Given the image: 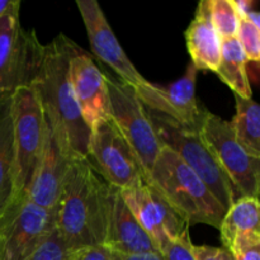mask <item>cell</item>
Returning a JSON list of instances; mask_svg holds the SVG:
<instances>
[{
    "mask_svg": "<svg viewBox=\"0 0 260 260\" xmlns=\"http://www.w3.org/2000/svg\"><path fill=\"white\" fill-rule=\"evenodd\" d=\"M70 260H113V253L106 245L88 246L73 251Z\"/></svg>",
    "mask_w": 260,
    "mask_h": 260,
    "instance_id": "26",
    "label": "cell"
},
{
    "mask_svg": "<svg viewBox=\"0 0 260 260\" xmlns=\"http://www.w3.org/2000/svg\"><path fill=\"white\" fill-rule=\"evenodd\" d=\"M119 192L128 210L159 251L168 243L189 231V226L147 179Z\"/></svg>",
    "mask_w": 260,
    "mask_h": 260,
    "instance_id": "12",
    "label": "cell"
},
{
    "mask_svg": "<svg viewBox=\"0 0 260 260\" xmlns=\"http://www.w3.org/2000/svg\"><path fill=\"white\" fill-rule=\"evenodd\" d=\"M200 134L239 197L259 198L260 159L249 155L236 141L230 122L208 112Z\"/></svg>",
    "mask_w": 260,
    "mask_h": 260,
    "instance_id": "9",
    "label": "cell"
},
{
    "mask_svg": "<svg viewBox=\"0 0 260 260\" xmlns=\"http://www.w3.org/2000/svg\"><path fill=\"white\" fill-rule=\"evenodd\" d=\"M108 193L88 159L71 160L55 207V229L70 253L104 244Z\"/></svg>",
    "mask_w": 260,
    "mask_h": 260,
    "instance_id": "2",
    "label": "cell"
},
{
    "mask_svg": "<svg viewBox=\"0 0 260 260\" xmlns=\"http://www.w3.org/2000/svg\"><path fill=\"white\" fill-rule=\"evenodd\" d=\"M146 111L161 145L173 150L203 180L223 210L228 211L240 197L200 132L184 128L161 114Z\"/></svg>",
    "mask_w": 260,
    "mask_h": 260,
    "instance_id": "4",
    "label": "cell"
},
{
    "mask_svg": "<svg viewBox=\"0 0 260 260\" xmlns=\"http://www.w3.org/2000/svg\"><path fill=\"white\" fill-rule=\"evenodd\" d=\"M243 19H246L248 22H250L254 27L259 28L260 29V14L258 10H251V12H249L248 14L245 15V18H243Z\"/></svg>",
    "mask_w": 260,
    "mask_h": 260,
    "instance_id": "32",
    "label": "cell"
},
{
    "mask_svg": "<svg viewBox=\"0 0 260 260\" xmlns=\"http://www.w3.org/2000/svg\"><path fill=\"white\" fill-rule=\"evenodd\" d=\"M14 145L10 99L0 104V213L14 197Z\"/></svg>",
    "mask_w": 260,
    "mask_h": 260,
    "instance_id": "20",
    "label": "cell"
},
{
    "mask_svg": "<svg viewBox=\"0 0 260 260\" xmlns=\"http://www.w3.org/2000/svg\"><path fill=\"white\" fill-rule=\"evenodd\" d=\"M149 180L188 226L203 223L220 229L226 211L203 180L162 145Z\"/></svg>",
    "mask_w": 260,
    "mask_h": 260,
    "instance_id": "3",
    "label": "cell"
},
{
    "mask_svg": "<svg viewBox=\"0 0 260 260\" xmlns=\"http://www.w3.org/2000/svg\"><path fill=\"white\" fill-rule=\"evenodd\" d=\"M196 260H234L228 249L208 245H193Z\"/></svg>",
    "mask_w": 260,
    "mask_h": 260,
    "instance_id": "27",
    "label": "cell"
},
{
    "mask_svg": "<svg viewBox=\"0 0 260 260\" xmlns=\"http://www.w3.org/2000/svg\"><path fill=\"white\" fill-rule=\"evenodd\" d=\"M70 162L47 124L42 151L24 193L25 197L40 207L55 211Z\"/></svg>",
    "mask_w": 260,
    "mask_h": 260,
    "instance_id": "15",
    "label": "cell"
},
{
    "mask_svg": "<svg viewBox=\"0 0 260 260\" xmlns=\"http://www.w3.org/2000/svg\"><path fill=\"white\" fill-rule=\"evenodd\" d=\"M111 251L123 255L159 251L150 236L142 230L124 203L121 192L109 185L104 244Z\"/></svg>",
    "mask_w": 260,
    "mask_h": 260,
    "instance_id": "16",
    "label": "cell"
},
{
    "mask_svg": "<svg viewBox=\"0 0 260 260\" xmlns=\"http://www.w3.org/2000/svg\"><path fill=\"white\" fill-rule=\"evenodd\" d=\"M104 79L108 91L109 119L135 152L149 179L161 142L135 89L109 74H104Z\"/></svg>",
    "mask_w": 260,
    "mask_h": 260,
    "instance_id": "5",
    "label": "cell"
},
{
    "mask_svg": "<svg viewBox=\"0 0 260 260\" xmlns=\"http://www.w3.org/2000/svg\"><path fill=\"white\" fill-rule=\"evenodd\" d=\"M55 229V211L13 198L0 213V260H27Z\"/></svg>",
    "mask_w": 260,
    "mask_h": 260,
    "instance_id": "8",
    "label": "cell"
},
{
    "mask_svg": "<svg viewBox=\"0 0 260 260\" xmlns=\"http://www.w3.org/2000/svg\"><path fill=\"white\" fill-rule=\"evenodd\" d=\"M218 230L223 248L231 254L260 245L259 198L240 197L228 208Z\"/></svg>",
    "mask_w": 260,
    "mask_h": 260,
    "instance_id": "17",
    "label": "cell"
},
{
    "mask_svg": "<svg viewBox=\"0 0 260 260\" xmlns=\"http://www.w3.org/2000/svg\"><path fill=\"white\" fill-rule=\"evenodd\" d=\"M236 40L240 43L246 60L259 62L260 60V29L246 19H239Z\"/></svg>",
    "mask_w": 260,
    "mask_h": 260,
    "instance_id": "24",
    "label": "cell"
},
{
    "mask_svg": "<svg viewBox=\"0 0 260 260\" xmlns=\"http://www.w3.org/2000/svg\"><path fill=\"white\" fill-rule=\"evenodd\" d=\"M76 7L83 18L91 51L95 57L108 65L119 76L122 83L135 90L146 83V79L139 73L122 48L99 3L95 0H78Z\"/></svg>",
    "mask_w": 260,
    "mask_h": 260,
    "instance_id": "13",
    "label": "cell"
},
{
    "mask_svg": "<svg viewBox=\"0 0 260 260\" xmlns=\"http://www.w3.org/2000/svg\"><path fill=\"white\" fill-rule=\"evenodd\" d=\"M184 36L188 53L196 69L216 73L220 65L222 40L211 20L210 0L200 2Z\"/></svg>",
    "mask_w": 260,
    "mask_h": 260,
    "instance_id": "18",
    "label": "cell"
},
{
    "mask_svg": "<svg viewBox=\"0 0 260 260\" xmlns=\"http://www.w3.org/2000/svg\"><path fill=\"white\" fill-rule=\"evenodd\" d=\"M234 96L236 112L230 122L234 136L249 155L260 159V107L258 102Z\"/></svg>",
    "mask_w": 260,
    "mask_h": 260,
    "instance_id": "21",
    "label": "cell"
},
{
    "mask_svg": "<svg viewBox=\"0 0 260 260\" xmlns=\"http://www.w3.org/2000/svg\"><path fill=\"white\" fill-rule=\"evenodd\" d=\"M165 260H196L193 254V244L190 240L189 231L183 234L180 238L168 243L160 249Z\"/></svg>",
    "mask_w": 260,
    "mask_h": 260,
    "instance_id": "25",
    "label": "cell"
},
{
    "mask_svg": "<svg viewBox=\"0 0 260 260\" xmlns=\"http://www.w3.org/2000/svg\"><path fill=\"white\" fill-rule=\"evenodd\" d=\"M234 260H260V245L241 249L231 254Z\"/></svg>",
    "mask_w": 260,
    "mask_h": 260,
    "instance_id": "28",
    "label": "cell"
},
{
    "mask_svg": "<svg viewBox=\"0 0 260 260\" xmlns=\"http://www.w3.org/2000/svg\"><path fill=\"white\" fill-rule=\"evenodd\" d=\"M76 46L62 33L43 45L40 70L30 86L61 151L70 160H85L90 129L81 116L69 79V61Z\"/></svg>",
    "mask_w": 260,
    "mask_h": 260,
    "instance_id": "1",
    "label": "cell"
},
{
    "mask_svg": "<svg viewBox=\"0 0 260 260\" xmlns=\"http://www.w3.org/2000/svg\"><path fill=\"white\" fill-rule=\"evenodd\" d=\"M69 79L81 116L90 132L109 119V101L104 73L94 58L76 46L69 61Z\"/></svg>",
    "mask_w": 260,
    "mask_h": 260,
    "instance_id": "14",
    "label": "cell"
},
{
    "mask_svg": "<svg viewBox=\"0 0 260 260\" xmlns=\"http://www.w3.org/2000/svg\"><path fill=\"white\" fill-rule=\"evenodd\" d=\"M70 254L56 229H53L27 260H70Z\"/></svg>",
    "mask_w": 260,
    "mask_h": 260,
    "instance_id": "23",
    "label": "cell"
},
{
    "mask_svg": "<svg viewBox=\"0 0 260 260\" xmlns=\"http://www.w3.org/2000/svg\"><path fill=\"white\" fill-rule=\"evenodd\" d=\"M88 160L111 187L119 190L146 179L139 159L111 119L90 132Z\"/></svg>",
    "mask_w": 260,
    "mask_h": 260,
    "instance_id": "10",
    "label": "cell"
},
{
    "mask_svg": "<svg viewBox=\"0 0 260 260\" xmlns=\"http://www.w3.org/2000/svg\"><path fill=\"white\" fill-rule=\"evenodd\" d=\"M18 8H20L19 0H0V18Z\"/></svg>",
    "mask_w": 260,
    "mask_h": 260,
    "instance_id": "31",
    "label": "cell"
},
{
    "mask_svg": "<svg viewBox=\"0 0 260 260\" xmlns=\"http://www.w3.org/2000/svg\"><path fill=\"white\" fill-rule=\"evenodd\" d=\"M113 253V251H112ZM113 260H165L160 251L155 253L136 254V255H123V254L113 253Z\"/></svg>",
    "mask_w": 260,
    "mask_h": 260,
    "instance_id": "29",
    "label": "cell"
},
{
    "mask_svg": "<svg viewBox=\"0 0 260 260\" xmlns=\"http://www.w3.org/2000/svg\"><path fill=\"white\" fill-rule=\"evenodd\" d=\"M14 145V197L24 196L42 151L47 122L32 86H24L10 98Z\"/></svg>",
    "mask_w": 260,
    "mask_h": 260,
    "instance_id": "7",
    "label": "cell"
},
{
    "mask_svg": "<svg viewBox=\"0 0 260 260\" xmlns=\"http://www.w3.org/2000/svg\"><path fill=\"white\" fill-rule=\"evenodd\" d=\"M231 4H233L234 9H235V13L239 17V19H243L249 12L254 10L255 2H253V0H231Z\"/></svg>",
    "mask_w": 260,
    "mask_h": 260,
    "instance_id": "30",
    "label": "cell"
},
{
    "mask_svg": "<svg viewBox=\"0 0 260 260\" xmlns=\"http://www.w3.org/2000/svg\"><path fill=\"white\" fill-rule=\"evenodd\" d=\"M197 74L198 70L190 62L184 75L169 86L146 81L135 91L146 109L172 119L184 128L200 132L208 111L196 98Z\"/></svg>",
    "mask_w": 260,
    "mask_h": 260,
    "instance_id": "11",
    "label": "cell"
},
{
    "mask_svg": "<svg viewBox=\"0 0 260 260\" xmlns=\"http://www.w3.org/2000/svg\"><path fill=\"white\" fill-rule=\"evenodd\" d=\"M246 63L248 60L236 37L222 40L221 60L216 74L234 91V95L253 99V89L246 71Z\"/></svg>",
    "mask_w": 260,
    "mask_h": 260,
    "instance_id": "19",
    "label": "cell"
},
{
    "mask_svg": "<svg viewBox=\"0 0 260 260\" xmlns=\"http://www.w3.org/2000/svg\"><path fill=\"white\" fill-rule=\"evenodd\" d=\"M42 55L36 33L20 25L19 8L0 18V104L18 89L32 85Z\"/></svg>",
    "mask_w": 260,
    "mask_h": 260,
    "instance_id": "6",
    "label": "cell"
},
{
    "mask_svg": "<svg viewBox=\"0 0 260 260\" xmlns=\"http://www.w3.org/2000/svg\"><path fill=\"white\" fill-rule=\"evenodd\" d=\"M210 14L212 24L221 40L236 37L239 17L231 0H210Z\"/></svg>",
    "mask_w": 260,
    "mask_h": 260,
    "instance_id": "22",
    "label": "cell"
}]
</instances>
